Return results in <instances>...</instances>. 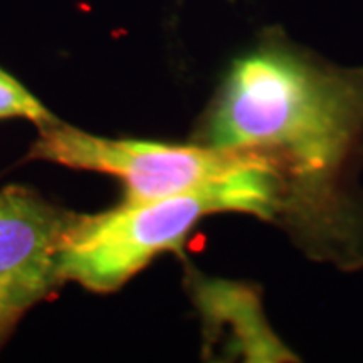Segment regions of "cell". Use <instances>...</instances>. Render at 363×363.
Wrapping results in <instances>:
<instances>
[{
  "label": "cell",
  "mask_w": 363,
  "mask_h": 363,
  "mask_svg": "<svg viewBox=\"0 0 363 363\" xmlns=\"http://www.w3.org/2000/svg\"><path fill=\"white\" fill-rule=\"evenodd\" d=\"M363 131V78L326 72L283 48L239 59L208 125L211 145L252 150L321 197ZM286 194V189H284Z\"/></svg>",
  "instance_id": "1"
},
{
  "label": "cell",
  "mask_w": 363,
  "mask_h": 363,
  "mask_svg": "<svg viewBox=\"0 0 363 363\" xmlns=\"http://www.w3.org/2000/svg\"><path fill=\"white\" fill-rule=\"evenodd\" d=\"M72 217L27 189L0 190V345L61 283L59 247Z\"/></svg>",
  "instance_id": "4"
},
{
  "label": "cell",
  "mask_w": 363,
  "mask_h": 363,
  "mask_svg": "<svg viewBox=\"0 0 363 363\" xmlns=\"http://www.w3.org/2000/svg\"><path fill=\"white\" fill-rule=\"evenodd\" d=\"M283 206V179L266 165L217 187L74 216L59 247V279L115 291L158 254L179 247L206 216L235 211L267 219Z\"/></svg>",
  "instance_id": "2"
},
{
  "label": "cell",
  "mask_w": 363,
  "mask_h": 363,
  "mask_svg": "<svg viewBox=\"0 0 363 363\" xmlns=\"http://www.w3.org/2000/svg\"><path fill=\"white\" fill-rule=\"evenodd\" d=\"M195 296L202 315L212 325V328L229 323L233 333L244 347V353H247L249 357H257L254 337L272 350L279 352L281 355H286L284 348H281V345L271 338L266 328H261L256 299L251 291L222 281H199Z\"/></svg>",
  "instance_id": "5"
},
{
  "label": "cell",
  "mask_w": 363,
  "mask_h": 363,
  "mask_svg": "<svg viewBox=\"0 0 363 363\" xmlns=\"http://www.w3.org/2000/svg\"><path fill=\"white\" fill-rule=\"evenodd\" d=\"M30 158L116 177L125 185L123 202H147L217 187L274 165L252 150L111 140L59 121L40 126Z\"/></svg>",
  "instance_id": "3"
},
{
  "label": "cell",
  "mask_w": 363,
  "mask_h": 363,
  "mask_svg": "<svg viewBox=\"0 0 363 363\" xmlns=\"http://www.w3.org/2000/svg\"><path fill=\"white\" fill-rule=\"evenodd\" d=\"M2 118H24L39 128L57 121L24 84L0 69V120Z\"/></svg>",
  "instance_id": "6"
}]
</instances>
